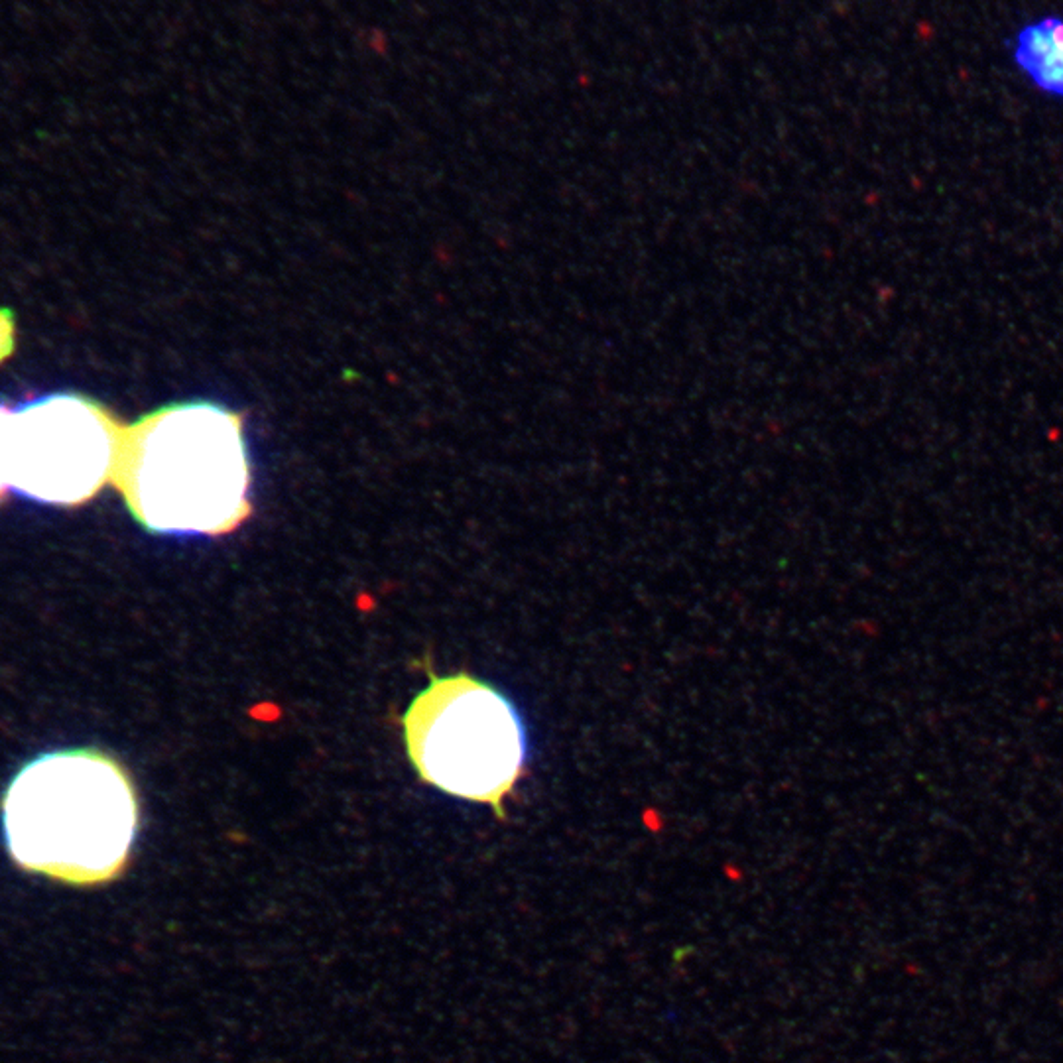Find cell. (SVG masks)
<instances>
[{
  "label": "cell",
  "mask_w": 1063,
  "mask_h": 1063,
  "mask_svg": "<svg viewBox=\"0 0 1063 1063\" xmlns=\"http://www.w3.org/2000/svg\"><path fill=\"white\" fill-rule=\"evenodd\" d=\"M111 481L152 534H229L252 510L243 416L207 400L142 416L125 426Z\"/></svg>",
  "instance_id": "obj_1"
},
{
  "label": "cell",
  "mask_w": 1063,
  "mask_h": 1063,
  "mask_svg": "<svg viewBox=\"0 0 1063 1063\" xmlns=\"http://www.w3.org/2000/svg\"><path fill=\"white\" fill-rule=\"evenodd\" d=\"M2 833L22 869L79 886L101 884L121 875L136 841V792L125 768L105 752H46L8 784Z\"/></svg>",
  "instance_id": "obj_2"
},
{
  "label": "cell",
  "mask_w": 1063,
  "mask_h": 1063,
  "mask_svg": "<svg viewBox=\"0 0 1063 1063\" xmlns=\"http://www.w3.org/2000/svg\"><path fill=\"white\" fill-rule=\"evenodd\" d=\"M402 725L408 756L424 782L506 817L504 800L528 772V741L504 693L469 674L432 676Z\"/></svg>",
  "instance_id": "obj_3"
},
{
  "label": "cell",
  "mask_w": 1063,
  "mask_h": 1063,
  "mask_svg": "<svg viewBox=\"0 0 1063 1063\" xmlns=\"http://www.w3.org/2000/svg\"><path fill=\"white\" fill-rule=\"evenodd\" d=\"M125 426L99 402L54 392L10 408L8 489L24 499L77 506L115 473Z\"/></svg>",
  "instance_id": "obj_4"
},
{
  "label": "cell",
  "mask_w": 1063,
  "mask_h": 1063,
  "mask_svg": "<svg viewBox=\"0 0 1063 1063\" xmlns=\"http://www.w3.org/2000/svg\"><path fill=\"white\" fill-rule=\"evenodd\" d=\"M1010 58L1042 95L1063 101V18L1040 16L1024 24L1010 42Z\"/></svg>",
  "instance_id": "obj_5"
},
{
  "label": "cell",
  "mask_w": 1063,
  "mask_h": 1063,
  "mask_svg": "<svg viewBox=\"0 0 1063 1063\" xmlns=\"http://www.w3.org/2000/svg\"><path fill=\"white\" fill-rule=\"evenodd\" d=\"M8 422L10 408L0 402V499L8 489Z\"/></svg>",
  "instance_id": "obj_6"
}]
</instances>
